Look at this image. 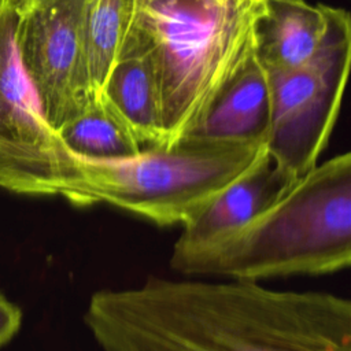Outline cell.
<instances>
[{
  "label": "cell",
  "instance_id": "3957f363",
  "mask_svg": "<svg viewBox=\"0 0 351 351\" xmlns=\"http://www.w3.org/2000/svg\"><path fill=\"white\" fill-rule=\"evenodd\" d=\"M265 0H136L119 56L145 53L155 70L165 147L188 134L255 53Z\"/></svg>",
  "mask_w": 351,
  "mask_h": 351
},
{
  "label": "cell",
  "instance_id": "6da1fadb",
  "mask_svg": "<svg viewBox=\"0 0 351 351\" xmlns=\"http://www.w3.org/2000/svg\"><path fill=\"white\" fill-rule=\"evenodd\" d=\"M84 324L100 351H351V302L256 281L151 276L93 292Z\"/></svg>",
  "mask_w": 351,
  "mask_h": 351
},
{
  "label": "cell",
  "instance_id": "5b68a950",
  "mask_svg": "<svg viewBox=\"0 0 351 351\" xmlns=\"http://www.w3.org/2000/svg\"><path fill=\"white\" fill-rule=\"evenodd\" d=\"M351 60V22L328 5L325 36L310 60L269 71L271 119L266 148L276 167L293 178L310 171L335 128Z\"/></svg>",
  "mask_w": 351,
  "mask_h": 351
},
{
  "label": "cell",
  "instance_id": "7c38bea8",
  "mask_svg": "<svg viewBox=\"0 0 351 351\" xmlns=\"http://www.w3.org/2000/svg\"><path fill=\"white\" fill-rule=\"evenodd\" d=\"M136 0H84V37L92 85L99 95L132 27Z\"/></svg>",
  "mask_w": 351,
  "mask_h": 351
},
{
  "label": "cell",
  "instance_id": "277c9868",
  "mask_svg": "<svg viewBox=\"0 0 351 351\" xmlns=\"http://www.w3.org/2000/svg\"><path fill=\"white\" fill-rule=\"evenodd\" d=\"M266 152V143L199 136L122 158L70 151L56 196L74 206L107 204L158 226L182 228Z\"/></svg>",
  "mask_w": 351,
  "mask_h": 351
},
{
  "label": "cell",
  "instance_id": "30bf717a",
  "mask_svg": "<svg viewBox=\"0 0 351 351\" xmlns=\"http://www.w3.org/2000/svg\"><path fill=\"white\" fill-rule=\"evenodd\" d=\"M296 180L276 167L266 152L245 174L226 186L200 214L184 225L177 241H199L248 221L285 195Z\"/></svg>",
  "mask_w": 351,
  "mask_h": 351
},
{
  "label": "cell",
  "instance_id": "8992f818",
  "mask_svg": "<svg viewBox=\"0 0 351 351\" xmlns=\"http://www.w3.org/2000/svg\"><path fill=\"white\" fill-rule=\"evenodd\" d=\"M16 44L44 117L58 133L99 96L86 58L84 0H19Z\"/></svg>",
  "mask_w": 351,
  "mask_h": 351
},
{
  "label": "cell",
  "instance_id": "7a4b0ae2",
  "mask_svg": "<svg viewBox=\"0 0 351 351\" xmlns=\"http://www.w3.org/2000/svg\"><path fill=\"white\" fill-rule=\"evenodd\" d=\"M350 263V152L318 162L248 221L199 241L176 240L169 259L182 276L256 282L332 274Z\"/></svg>",
  "mask_w": 351,
  "mask_h": 351
},
{
  "label": "cell",
  "instance_id": "5bb4252c",
  "mask_svg": "<svg viewBox=\"0 0 351 351\" xmlns=\"http://www.w3.org/2000/svg\"><path fill=\"white\" fill-rule=\"evenodd\" d=\"M22 324L21 308L0 293V348L19 330Z\"/></svg>",
  "mask_w": 351,
  "mask_h": 351
},
{
  "label": "cell",
  "instance_id": "4fadbf2b",
  "mask_svg": "<svg viewBox=\"0 0 351 351\" xmlns=\"http://www.w3.org/2000/svg\"><path fill=\"white\" fill-rule=\"evenodd\" d=\"M58 136L67 149L86 158H122L143 151L130 130L97 96Z\"/></svg>",
  "mask_w": 351,
  "mask_h": 351
},
{
  "label": "cell",
  "instance_id": "ba28073f",
  "mask_svg": "<svg viewBox=\"0 0 351 351\" xmlns=\"http://www.w3.org/2000/svg\"><path fill=\"white\" fill-rule=\"evenodd\" d=\"M270 119L269 73L254 53L226 82L197 125L185 136L267 143Z\"/></svg>",
  "mask_w": 351,
  "mask_h": 351
},
{
  "label": "cell",
  "instance_id": "9c48e42d",
  "mask_svg": "<svg viewBox=\"0 0 351 351\" xmlns=\"http://www.w3.org/2000/svg\"><path fill=\"white\" fill-rule=\"evenodd\" d=\"M328 26V5L307 0H265L255 27V55L269 71L304 64Z\"/></svg>",
  "mask_w": 351,
  "mask_h": 351
},
{
  "label": "cell",
  "instance_id": "8fae6325",
  "mask_svg": "<svg viewBox=\"0 0 351 351\" xmlns=\"http://www.w3.org/2000/svg\"><path fill=\"white\" fill-rule=\"evenodd\" d=\"M143 149L165 147L160 97L151 59L145 53L122 55L99 92Z\"/></svg>",
  "mask_w": 351,
  "mask_h": 351
},
{
  "label": "cell",
  "instance_id": "52a82bcc",
  "mask_svg": "<svg viewBox=\"0 0 351 351\" xmlns=\"http://www.w3.org/2000/svg\"><path fill=\"white\" fill-rule=\"evenodd\" d=\"M18 21L19 0H0V188L53 196L69 149L47 122L22 67Z\"/></svg>",
  "mask_w": 351,
  "mask_h": 351
}]
</instances>
